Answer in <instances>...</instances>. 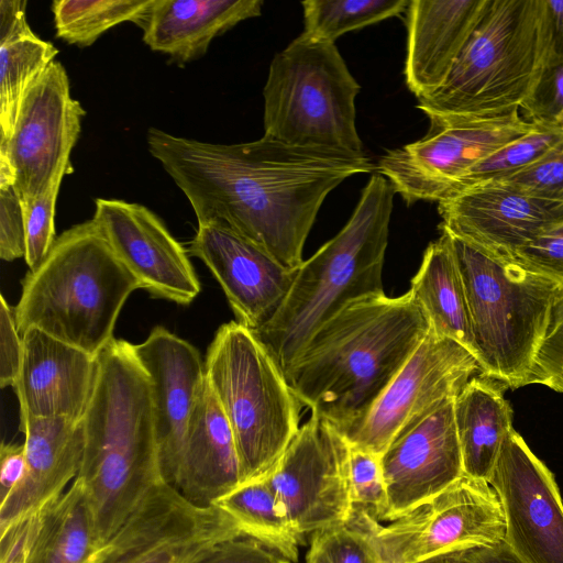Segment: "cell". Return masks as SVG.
<instances>
[{
	"label": "cell",
	"instance_id": "7",
	"mask_svg": "<svg viewBox=\"0 0 563 563\" xmlns=\"http://www.w3.org/2000/svg\"><path fill=\"white\" fill-rule=\"evenodd\" d=\"M449 234L465 289L481 375L505 388L528 385L561 282Z\"/></svg>",
	"mask_w": 563,
	"mask_h": 563
},
{
	"label": "cell",
	"instance_id": "16",
	"mask_svg": "<svg viewBox=\"0 0 563 563\" xmlns=\"http://www.w3.org/2000/svg\"><path fill=\"white\" fill-rule=\"evenodd\" d=\"M506 519L505 541L528 563H563V500L554 475L511 430L488 481Z\"/></svg>",
	"mask_w": 563,
	"mask_h": 563
},
{
	"label": "cell",
	"instance_id": "9",
	"mask_svg": "<svg viewBox=\"0 0 563 563\" xmlns=\"http://www.w3.org/2000/svg\"><path fill=\"white\" fill-rule=\"evenodd\" d=\"M360 85L334 43L302 33L273 58L264 96V136L283 144L365 155L356 130Z\"/></svg>",
	"mask_w": 563,
	"mask_h": 563
},
{
	"label": "cell",
	"instance_id": "20",
	"mask_svg": "<svg viewBox=\"0 0 563 563\" xmlns=\"http://www.w3.org/2000/svg\"><path fill=\"white\" fill-rule=\"evenodd\" d=\"M188 251L219 282L236 321L253 331L277 309L296 274L249 239L217 222L199 224Z\"/></svg>",
	"mask_w": 563,
	"mask_h": 563
},
{
	"label": "cell",
	"instance_id": "43",
	"mask_svg": "<svg viewBox=\"0 0 563 563\" xmlns=\"http://www.w3.org/2000/svg\"><path fill=\"white\" fill-rule=\"evenodd\" d=\"M510 257L532 272L563 282V222L551 227Z\"/></svg>",
	"mask_w": 563,
	"mask_h": 563
},
{
	"label": "cell",
	"instance_id": "41",
	"mask_svg": "<svg viewBox=\"0 0 563 563\" xmlns=\"http://www.w3.org/2000/svg\"><path fill=\"white\" fill-rule=\"evenodd\" d=\"M494 183L563 202V144L538 164Z\"/></svg>",
	"mask_w": 563,
	"mask_h": 563
},
{
	"label": "cell",
	"instance_id": "33",
	"mask_svg": "<svg viewBox=\"0 0 563 563\" xmlns=\"http://www.w3.org/2000/svg\"><path fill=\"white\" fill-rule=\"evenodd\" d=\"M408 0L302 1V34L313 41L334 43L346 32L362 29L407 10Z\"/></svg>",
	"mask_w": 563,
	"mask_h": 563
},
{
	"label": "cell",
	"instance_id": "10",
	"mask_svg": "<svg viewBox=\"0 0 563 563\" xmlns=\"http://www.w3.org/2000/svg\"><path fill=\"white\" fill-rule=\"evenodd\" d=\"M427 117V134L388 151L376 167L408 205L453 198L474 165L538 124L526 120L519 110L498 117Z\"/></svg>",
	"mask_w": 563,
	"mask_h": 563
},
{
	"label": "cell",
	"instance_id": "23",
	"mask_svg": "<svg viewBox=\"0 0 563 563\" xmlns=\"http://www.w3.org/2000/svg\"><path fill=\"white\" fill-rule=\"evenodd\" d=\"M26 471L0 501V531L60 496L78 476L85 445L81 420L20 415Z\"/></svg>",
	"mask_w": 563,
	"mask_h": 563
},
{
	"label": "cell",
	"instance_id": "11",
	"mask_svg": "<svg viewBox=\"0 0 563 563\" xmlns=\"http://www.w3.org/2000/svg\"><path fill=\"white\" fill-rule=\"evenodd\" d=\"M383 563L419 561L505 540L506 519L490 483L463 474L387 526L365 512Z\"/></svg>",
	"mask_w": 563,
	"mask_h": 563
},
{
	"label": "cell",
	"instance_id": "42",
	"mask_svg": "<svg viewBox=\"0 0 563 563\" xmlns=\"http://www.w3.org/2000/svg\"><path fill=\"white\" fill-rule=\"evenodd\" d=\"M520 110L529 122L563 124V65L549 64Z\"/></svg>",
	"mask_w": 563,
	"mask_h": 563
},
{
	"label": "cell",
	"instance_id": "4",
	"mask_svg": "<svg viewBox=\"0 0 563 563\" xmlns=\"http://www.w3.org/2000/svg\"><path fill=\"white\" fill-rule=\"evenodd\" d=\"M394 188L374 173L341 231L296 271L292 284L256 331L285 373L313 334L350 303L383 295V265Z\"/></svg>",
	"mask_w": 563,
	"mask_h": 563
},
{
	"label": "cell",
	"instance_id": "49",
	"mask_svg": "<svg viewBox=\"0 0 563 563\" xmlns=\"http://www.w3.org/2000/svg\"><path fill=\"white\" fill-rule=\"evenodd\" d=\"M551 29V63L563 65V0H547Z\"/></svg>",
	"mask_w": 563,
	"mask_h": 563
},
{
	"label": "cell",
	"instance_id": "39",
	"mask_svg": "<svg viewBox=\"0 0 563 563\" xmlns=\"http://www.w3.org/2000/svg\"><path fill=\"white\" fill-rule=\"evenodd\" d=\"M192 563H292L276 545L247 533L223 539Z\"/></svg>",
	"mask_w": 563,
	"mask_h": 563
},
{
	"label": "cell",
	"instance_id": "24",
	"mask_svg": "<svg viewBox=\"0 0 563 563\" xmlns=\"http://www.w3.org/2000/svg\"><path fill=\"white\" fill-rule=\"evenodd\" d=\"M490 0H411L406 10L405 79L422 99L448 78Z\"/></svg>",
	"mask_w": 563,
	"mask_h": 563
},
{
	"label": "cell",
	"instance_id": "30",
	"mask_svg": "<svg viewBox=\"0 0 563 563\" xmlns=\"http://www.w3.org/2000/svg\"><path fill=\"white\" fill-rule=\"evenodd\" d=\"M58 49L32 31L0 42V140L13 132L22 101Z\"/></svg>",
	"mask_w": 563,
	"mask_h": 563
},
{
	"label": "cell",
	"instance_id": "17",
	"mask_svg": "<svg viewBox=\"0 0 563 563\" xmlns=\"http://www.w3.org/2000/svg\"><path fill=\"white\" fill-rule=\"evenodd\" d=\"M92 220L153 297L189 305L198 296L200 283L186 250L145 206L99 198Z\"/></svg>",
	"mask_w": 563,
	"mask_h": 563
},
{
	"label": "cell",
	"instance_id": "36",
	"mask_svg": "<svg viewBox=\"0 0 563 563\" xmlns=\"http://www.w3.org/2000/svg\"><path fill=\"white\" fill-rule=\"evenodd\" d=\"M350 478L353 510L363 511L377 521H384L387 493L379 456L350 445Z\"/></svg>",
	"mask_w": 563,
	"mask_h": 563
},
{
	"label": "cell",
	"instance_id": "37",
	"mask_svg": "<svg viewBox=\"0 0 563 563\" xmlns=\"http://www.w3.org/2000/svg\"><path fill=\"white\" fill-rule=\"evenodd\" d=\"M63 178L36 199L22 203L25 222L24 261L30 269L35 268L48 254L55 238V207Z\"/></svg>",
	"mask_w": 563,
	"mask_h": 563
},
{
	"label": "cell",
	"instance_id": "22",
	"mask_svg": "<svg viewBox=\"0 0 563 563\" xmlns=\"http://www.w3.org/2000/svg\"><path fill=\"white\" fill-rule=\"evenodd\" d=\"M22 339L23 360L13 386L20 415L81 420L97 378V356L35 328Z\"/></svg>",
	"mask_w": 563,
	"mask_h": 563
},
{
	"label": "cell",
	"instance_id": "28",
	"mask_svg": "<svg viewBox=\"0 0 563 563\" xmlns=\"http://www.w3.org/2000/svg\"><path fill=\"white\" fill-rule=\"evenodd\" d=\"M410 292L426 312L430 329L457 342L477 360L465 289L445 230L426 249Z\"/></svg>",
	"mask_w": 563,
	"mask_h": 563
},
{
	"label": "cell",
	"instance_id": "21",
	"mask_svg": "<svg viewBox=\"0 0 563 563\" xmlns=\"http://www.w3.org/2000/svg\"><path fill=\"white\" fill-rule=\"evenodd\" d=\"M133 350L151 380L163 478L175 487L188 421L206 384L205 362L194 345L164 327H155Z\"/></svg>",
	"mask_w": 563,
	"mask_h": 563
},
{
	"label": "cell",
	"instance_id": "40",
	"mask_svg": "<svg viewBox=\"0 0 563 563\" xmlns=\"http://www.w3.org/2000/svg\"><path fill=\"white\" fill-rule=\"evenodd\" d=\"M25 222L21 198L14 179L0 176V257L12 262L24 257Z\"/></svg>",
	"mask_w": 563,
	"mask_h": 563
},
{
	"label": "cell",
	"instance_id": "50",
	"mask_svg": "<svg viewBox=\"0 0 563 563\" xmlns=\"http://www.w3.org/2000/svg\"><path fill=\"white\" fill-rule=\"evenodd\" d=\"M417 563H457V562L454 558V553L452 552V553L432 556V558L419 561Z\"/></svg>",
	"mask_w": 563,
	"mask_h": 563
},
{
	"label": "cell",
	"instance_id": "3",
	"mask_svg": "<svg viewBox=\"0 0 563 563\" xmlns=\"http://www.w3.org/2000/svg\"><path fill=\"white\" fill-rule=\"evenodd\" d=\"M97 358V378L82 417L85 445L77 478L100 547L165 481L151 380L133 344L113 339Z\"/></svg>",
	"mask_w": 563,
	"mask_h": 563
},
{
	"label": "cell",
	"instance_id": "19",
	"mask_svg": "<svg viewBox=\"0 0 563 563\" xmlns=\"http://www.w3.org/2000/svg\"><path fill=\"white\" fill-rule=\"evenodd\" d=\"M453 400L395 439L379 456L387 493L384 521L437 496L464 474Z\"/></svg>",
	"mask_w": 563,
	"mask_h": 563
},
{
	"label": "cell",
	"instance_id": "46",
	"mask_svg": "<svg viewBox=\"0 0 563 563\" xmlns=\"http://www.w3.org/2000/svg\"><path fill=\"white\" fill-rule=\"evenodd\" d=\"M32 515L0 531V563H26V542Z\"/></svg>",
	"mask_w": 563,
	"mask_h": 563
},
{
	"label": "cell",
	"instance_id": "18",
	"mask_svg": "<svg viewBox=\"0 0 563 563\" xmlns=\"http://www.w3.org/2000/svg\"><path fill=\"white\" fill-rule=\"evenodd\" d=\"M440 229L486 251L511 256L563 222V202L487 183L439 202Z\"/></svg>",
	"mask_w": 563,
	"mask_h": 563
},
{
	"label": "cell",
	"instance_id": "25",
	"mask_svg": "<svg viewBox=\"0 0 563 563\" xmlns=\"http://www.w3.org/2000/svg\"><path fill=\"white\" fill-rule=\"evenodd\" d=\"M240 485L234 434L206 379L188 421L175 488L189 501L210 506Z\"/></svg>",
	"mask_w": 563,
	"mask_h": 563
},
{
	"label": "cell",
	"instance_id": "34",
	"mask_svg": "<svg viewBox=\"0 0 563 563\" xmlns=\"http://www.w3.org/2000/svg\"><path fill=\"white\" fill-rule=\"evenodd\" d=\"M562 144L563 124L538 123L527 134L474 165L459 184L455 196L471 187L501 180L525 170L544 159Z\"/></svg>",
	"mask_w": 563,
	"mask_h": 563
},
{
	"label": "cell",
	"instance_id": "32",
	"mask_svg": "<svg viewBox=\"0 0 563 563\" xmlns=\"http://www.w3.org/2000/svg\"><path fill=\"white\" fill-rule=\"evenodd\" d=\"M155 0H55L56 36L80 47L92 45L106 31L123 23L144 26Z\"/></svg>",
	"mask_w": 563,
	"mask_h": 563
},
{
	"label": "cell",
	"instance_id": "12",
	"mask_svg": "<svg viewBox=\"0 0 563 563\" xmlns=\"http://www.w3.org/2000/svg\"><path fill=\"white\" fill-rule=\"evenodd\" d=\"M261 478L301 537L344 523L352 516L350 445L318 415L311 413Z\"/></svg>",
	"mask_w": 563,
	"mask_h": 563
},
{
	"label": "cell",
	"instance_id": "6",
	"mask_svg": "<svg viewBox=\"0 0 563 563\" xmlns=\"http://www.w3.org/2000/svg\"><path fill=\"white\" fill-rule=\"evenodd\" d=\"M550 63L547 0H490L445 81L418 108L459 117L520 111Z\"/></svg>",
	"mask_w": 563,
	"mask_h": 563
},
{
	"label": "cell",
	"instance_id": "14",
	"mask_svg": "<svg viewBox=\"0 0 563 563\" xmlns=\"http://www.w3.org/2000/svg\"><path fill=\"white\" fill-rule=\"evenodd\" d=\"M240 533V525L217 505H196L162 483L87 563H192L214 543Z\"/></svg>",
	"mask_w": 563,
	"mask_h": 563
},
{
	"label": "cell",
	"instance_id": "38",
	"mask_svg": "<svg viewBox=\"0 0 563 563\" xmlns=\"http://www.w3.org/2000/svg\"><path fill=\"white\" fill-rule=\"evenodd\" d=\"M563 379V282L552 300L544 335L534 357L529 384L556 389Z\"/></svg>",
	"mask_w": 563,
	"mask_h": 563
},
{
	"label": "cell",
	"instance_id": "35",
	"mask_svg": "<svg viewBox=\"0 0 563 563\" xmlns=\"http://www.w3.org/2000/svg\"><path fill=\"white\" fill-rule=\"evenodd\" d=\"M308 553L323 563H383L364 516L356 510L349 521L313 532Z\"/></svg>",
	"mask_w": 563,
	"mask_h": 563
},
{
	"label": "cell",
	"instance_id": "2",
	"mask_svg": "<svg viewBox=\"0 0 563 563\" xmlns=\"http://www.w3.org/2000/svg\"><path fill=\"white\" fill-rule=\"evenodd\" d=\"M429 330L410 290L365 297L325 322L285 376L302 406L343 433L367 415Z\"/></svg>",
	"mask_w": 563,
	"mask_h": 563
},
{
	"label": "cell",
	"instance_id": "45",
	"mask_svg": "<svg viewBox=\"0 0 563 563\" xmlns=\"http://www.w3.org/2000/svg\"><path fill=\"white\" fill-rule=\"evenodd\" d=\"M26 471L24 445L2 443L0 449L1 501L22 482Z\"/></svg>",
	"mask_w": 563,
	"mask_h": 563
},
{
	"label": "cell",
	"instance_id": "29",
	"mask_svg": "<svg viewBox=\"0 0 563 563\" xmlns=\"http://www.w3.org/2000/svg\"><path fill=\"white\" fill-rule=\"evenodd\" d=\"M99 548L81 482L32 515L26 563H87Z\"/></svg>",
	"mask_w": 563,
	"mask_h": 563
},
{
	"label": "cell",
	"instance_id": "52",
	"mask_svg": "<svg viewBox=\"0 0 563 563\" xmlns=\"http://www.w3.org/2000/svg\"><path fill=\"white\" fill-rule=\"evenodd\" d=\"M555 390L559 393H563V379L560 382Z\"/></svg>",
	"mask_w": 563,
	"mask_h": 563
},
{
	"label": "cell",
	"instance_id": "13",
	"mask_svg": "<svg viewBox=\"0 0 563 563\" xmlns=\"http://www.w3.org/2000/svg\"><path fill=\"white\" fill-rule=\"evenodd\" d=\"M476 372L481 367L470 351L430 329L367 415L341 434L350 445L380 456L395 439L454 399Z\"/></svg>",
	"mask_w": 563,
	"mask_h": 563
},
{
	"label": "cell",
	"instance_id": "8",
	"mask_svg": "<svg viewBox=\"0 0 563 563\" xmlns=\"http://www.w3.org/2000/svg\"><path fill=\"white\" fill-rule=\"evenodd\" d=\"M205 369L234 434L241 484L263 477L297 434L301 402L266 345L238 321L218 329Z\"/></svg>",
	"mask_w": 563,
	"mask_h": 563
},
{
	"label": "cell",
	"instance_id": "51",
	"mask_svg": "<svg viewBox=\"0 0 563 563\" xmlns=\"http://www.w3.org/2000/svg\"><path fill=\"white\" fill-rule=\"evenodd\" d=\"M306 563H323L321 560H319L317 556L307 553Z\"/></svg>",
	"mask_w": 563,
	"mask_h": 563
},
{
	"label": "cell",
	"instance_id": "31",
	"mask_svg": "<svg viewBox=\"0 0 563 563\" xmlns=\"http://www.w3.org/2000/svg\"><path fill=\"white\" fill-rule=\"evenodd\" d=\"M213 505L229 514L244 533L276 545L292 563L298 561L303 537L291 527L264 479L241 484Z\"/></svg>",
	"mask_w": 563,
	"mask_h": 563
},
{
	"label": "cell",
	"instance_id": "5",
	"mask_svg": "<svg viewBox=\"0 0 563 563\" xmlns=\"http://www.w3.org/2000/svg\"><path fill=\"white\" fill-rule=\"evenodd\" d=\"M139 288L95 221L76 224L23 278L13 308L19 333L35 328L98 356L114 339L119 313Z\"/></svg>",
	"mask_w": 563,
	"mask_h": 563
},
{
	"label": "cell",
	"instance_id": "27",
	"mask_svg": "<svg viewBox=\"0 0 563 563\" xmlns=\"http://www.w3.org/2000/svg\"><path fill=\"white\" fill-rule=\"evenodd\" d=\"M501 384L472 377L453 400L463 473L489 481L503 443L512 428V410ZM505 388V387H504Z\"/></svg>",
	"mask_w": 563,
	"mask_h": 563
},
{
	"label": "cell",
	"instance_id": "47",
	"mask_svg": "<svg viewBox=\"0 0 563 563\" xmlns=\"http://www.w3.org/2000/svg\"><path fill=\"white\" fill-rule=\"evenodd\" d=\"M453 553L457 563H528L505 540Z\"/></svg>",
	"mask_w": 563,
	"mask_h": 563
},
{
	"label": "cell",
	"instance_id": "26",
	"mask_svg": "<svg viewBox=\"0 0 563 563\" xmlns=\"http://www.w3.org/2000/svg\"><path fill=\"white\" fill-rule=\"evenodd\" d=\"M262 5V0H155L143 41L176 63H188L205 55L216 36L261 15Z\"/></svg>",
	"mask_w": 563,
	"mask_h": 563
},
{
	"label": "cell",
	"instance_id": "1",
	"mask_svg": "<svg viewBox=\"0 0 563 563\" xmlns=\"http://www.w3.org/2000/svg\"><path fill=\"white\" fill-rule=\"evenodd\" d=\"M147 146L190 202L199 224H224L296 272L325 197L371 173L366 156L290 146L267 136L213 144L151 128Z\"/></svg>",
	"mask_w": 563,
	"mask_h": 563
},
{
	"label": "cell",
	"instance_id": "44",
	"mask_svg": "<svg viewBox=\"0 0 563 563\" xmlns=\"http://www.w3.org/2000/svg\"><path fill=\"white\" fill-rule=\"evenodd\" d=\"M23 360V339L19 333L14 309L0 295V386H14Z\"/></svg>",
	"mask_w": 563,
	"mask_h": 563
},
{
	"label": "cell",
	"instance_id": "48",
	"mask_svg": "<svg viewBox=\"0 0 563 563\" xmlns=\"http://www.w3.org/2000/svg\"><path fill=\"white\" fill-rule=\"evenodd\" d=\"M26 4L23 0L0 1V42L32 31L26 22Z\"/></svg>",
	"mask_w": 563,
	"mask_h": 563
},
{
	"label": "cell",
	"instance_id": "15",
	"mask_svg": "<svg viewBox=\"0 0 563 563\" xmlns=\"http://www.w3.org/2000/svg\"><path fill=\"white\" fill-rule=\"evenodd\" d=\"M85 114L64 66L53 62L26 92L10 137L0 140V158L12 169L22 203L73 172L70 153Z\"/></svg>",
	"mask_w": 563,
	"mask_h": 563
}]
</instances>
